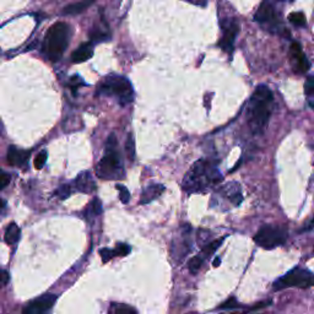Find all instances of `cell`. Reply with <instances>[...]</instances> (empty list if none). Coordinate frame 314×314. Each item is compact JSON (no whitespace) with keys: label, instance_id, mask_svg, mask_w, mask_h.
<instances>
[{"label":"cell","instance_id":"cell-7","mask_svg":"<svg viewBox=\"0 0 314 314\" xmlns=\"http://www.w3.org/2000/svg\"><path fill=\"white\" fill-rule=\"evenodd\" d=\"M287 238V231L281 226L265 225L260 227L254 236V242L264 249H274L285 243Z\"/></svg>","mask_w":314,"mask_h":314},{"label":"cell","instance_id":"cell-13","mask_svg":"<svg viewBox=\"0 0 314 314\" xmlns=\"http://www.w3.org/2000/svg\"><path fill=\"white\" fill-rule=\"evenodd\" d=\"M30 155V151L20 150V149L15 148V146H10L8 150V163L10 166L24 169V167H26Z\"/></svg>","mask_w":314,"mask_h":314},{"label":"cell","instance_id":"cell-5","mask_svg":"<svg viewBox=\"0 0 314 314\" xmlns=\"http://www.w3.org/2000/svg\"><path fill=\"white\" fill-rule=\"evenodd\" d=\"M98 93L114 96L122 106L130 103L133 101V96H134L133 86L127 77L119 75H111L106 77L104 81L99 86Z\"/></svg>","mask_w":314,"mask_h":314},{"label":"cell","instance_id":"cell-35","mask_svg":"<svg viewBox=\"0 0 314 314\" xmlns=\"http://www.w3.org/2000/svg\"><path fill=\"white\" fill-rule=\"evenodd\" d=\"M9 278H10V276H9V273L6 271V270H3L2 271V280H3V285H6L9 282Z\"/></svg>","mask_w":314,"mask_h":314},{"label":"cell","instance_id":"cell-25","mask_svg":"<svg viewBox=\"0 0 314 314\" xmlns=\"http://www.w3.org/2000/svg\"><path fill=\"white\" fill-rule=\"evenodd\" d=\"M203 262H204V259L200 256L192 258L188 263V268L189 270H191V273L192 274L198 273V270L201 268V265H203Z\"/></svg>","mask_w":314,"mask_h":314},{"label":"cell","instance_id":"cell-22","mask_svg":"<svg viewBox=\"0 0 314 314\" xmlns=\"http://www.w3.org/2000/svg\"><path fill=\"white\" fill-rule=\"evenodd\" d=\"M288 21L295 27H304L307 24L306 16H304L303 12H292V14L288 15Z\"/></svg>","mask_w":314,"mask_h":314},{"label":"cell","instance_id":"cell-36","mask_svg":"<svg viewBox=\"0 0 314 314\" xmlns=\"http://www.w3.org/2000/svg\"><path fill=\"white\" fill-rule=\"evenodd\" d=\"M313 226H314V217H313V220H312V221H310V222L308 223V225H307V227H304V229H303V231H304V232H306V231H309V229L312 228Z\"/></svg>","mask_w":314,"mask_h":314},{"label":"cell","instance_id":"cell-24","mask_svg":"<svg viewBox=\"0 0 314 314\" xmlns=\"http://www.w3.org/2000/svg\"><path fill=\"white\" fill-rule=\"evenodd\" d=\"M125 151H127V155H128L129 160L134 161V158H135V141H134V136H133V134H129L128 138H127Z\"/></svg>","mask_w":314,"mask_h":314},{"label":"cell","instance_id":"cell-6","mask_svg":"<svg viewBox=\"0 0 314 314\" xmlns=\"http://www.w3.org/2000/svg\"><path fill=\"white\" fill-rule=\"evenodd\" d=\"M312 286H314V274L310 273L309 270L295 268L276 280L273 287L275 291H280L287 287L309 288Z\"/></svg>","mask_w":314,"mask_h":314},{"label":"cell","instance_id":"cell-15","mask_svg":"<svg viewBox=\"0 0 314 314\" xmlns=\"http://www.w3.org/2000/svg\"><path fill=\"white\" fill-rule=\"evenodd\" d=\"M93 55V48L90 43H83L76 48L75 51L71 54V61L73 63H83V61H88L89 59H91Z\"/></svg>","mask_w":314,"mask_h":314},{"label":"cell","instance_id":"cell-2","mask_svg":"<svg viewBox=\"0 0 314 314\" xmlns=\"http://www.w3.org/2000/svg\"><path fill=\"white\" fill-rule=\"evenodd\" d=\"M222 180L216 164L201 158L191 167L183 179V189L188 193H201L213 188Z\"/></svg>","mask_w":314,"mask_h":314},{"label":"cell","instance_id":"cell-3","mask_svg":"<svg viewBox=\"0 0 314 314\" xmlns=\"http://www.w3.org/2000/svg\"><path fill=\"white\" fill-rule=\"evenodd\" d=\"M70 26L65 23H55L47 31L42 45L43 55L51 61H58L69 46Z\"/></svg>","mask_w":314,"mask_h":314},{"label":"cell","instance_id":"cell-10","mask_svg":"<svg viewBox=\"0 0 314 314\" xmlns=\"http://www.w3.org/2000/svg\"><path fill=\"white\" fill-rule=\"evenodd\" d=\"M222 37L221 41L219 42V46L221 47L225 52H232L235 39L239 32V25L236 18L232 20H226L225 25L222 26Z\"/></svg>","mask_w":314,"mask_h":314},{"label":"cell","instance_id":"cell-9","mask_svg":"<svg viewBox=\"0 0 314 314\" xmlns=\"http://www.w3.org/2000/svg\"><path fill=\"white\" fill-rule=\"evenodd\" d=\"M55 301H57L55 295L45 294L27 304L21 314H49Z\"/></svg>","mask_w":314,"mask_h":314},{"label":"cell","instance_id":"cell-32","mask_svg":"<svg viewBox=\"0 0 314 314\" xmlns=\"http://www.w3.org/2000/svg\"><path fill=\"white\" fill-rule=\"evenodd\" d=\"M9 183H10V175L3 171L2 175H0V189L6 188Z\"/></svg>","mask_w":314,"mask_h":314},{"label":"cell","instance_id":"cell-28","mask_svg":"<svg viewBox=\"0 0 314 314\" xmlns=\"http://www.w3.org/2000/svg\"><path fill=\"white\" fill-rule=\"evenodd\" d=\"M117 189L119 191V199L123 204H128L130 200V193L127 186L122 184H117Z\"/></svg>","mask_w":314,"mask_h":314},{"label":"cell","instance_id":"cell-33","mask_svg":"<svg viewBox=\"0 0 314 314\" xmlns=\"http://www.w3.org/2000/svg\"><path fill=\"white\" fill-rule=\"evenodd\" d=\"M236 307H238V303L237 301H236V298H229L227 302L220 306V309H231V308H236Z\"/></svg>","mask_w":314,"mask_h":314},{"label":"cell","instance_id":"cell-19","mask_svg":"<svg viewBox=\"0 0 314 314\" xmlns=\"http://www.w3.org/2000/svg\"><path fill=\"white\" fill-rule=\"evenodd\" d=\"M304 95H306L307 103L314 111V74L304 82Z\"/></svg>","mask_w":314,"mask_h":314},{"label":"cell","instance_id":"cell-1","mask_svg":"<svg viewBox=\"0 0 314 314\" xmlns=\"http://www.w3.org/2000/svg\"><path fill=\"white\" fill-rule=\"evenodd\" d=\"M274 106V96L270 89L265 85L258 86L252 95L248 104V124L253 134H262L268 127L271 117Z\"/></svg>","mask_w":314,"mask_h":314},{"label":"cell","instance_id":"cell-12","mask_svg":"<svg viewBox=\"0 0 314 314\" xmlns=\"http://www.w3.org/2000/svg\"><path fill=\"white\" fill-rule=\"evenodd\" d=\"M219 194H221L223 199H227L228 203H231L233 206H238L242 203V200H243L241 186L236 182H229L226 185H223L219 191Z\"/></svg>","mask_w":314,"mask_h":314},{"label":"cell","instance_id":"cell-20","mask_svg":"<svg viewBox=\"0 0 314 314\" xmlns=\"http://www.w3.org/2000/svg\"><path fill=\"white\" fill-rule=\"evenodd\" d=\"M107 314H136V312L133 307L128 306V304L114 303L110 307Z\"/></svg>","mask_w":314,"mask_h":314},{"label":"cell","instance_id":"cell-8","mask_svg":"<svg viewBox=\"0 0 314 314\" xmlns=\"http://www.w3.org/2000/svg\"><path fill=\"white\" fill-rule=\"evenodd\" d=\"M254 18L258 24L262 25L264 29L270 31V32H281L282 30H285L281 27L280 16L275 6L273 5L271 0H264L256 12Z\"/></svg>","mask_w":314,"mask_h":314},{"label":"cell","instance_id":"cell-29","mask_svg":"<svg viewBox=\"0 0 314 314\" xmlns=\"http://www.w3.org/2000/svg\"><path fill=\"white\" fill-rule=\"evenodd\" d=\"M99 256H101L102 260H103L104 263L110 262L111 259H113L114 257H117L116 249H108V248H102L101 250H99Z\"/></svg>","mask_w":314,"mask_h":314},{"label":"cell","instance_id":"cell-11","mask_svg":"<svg viewBox=\"0 0 314 314\" xmlns=\"http://www.w3.org/2000/svg\"><path fill=\"white\" fill-rule=\"evenodd\" d=\"M290 55L292 65H294V70L296 71V73L304 74L309 70L310 63L306 55H304L302 47L298 45V43H292L290 47Z\"/></svg>","mask_w":314,"mask_h":314},{"label":"cell","instance_id":"cell-30","mask_svg":"<svg viewBox=\"0 0 314 314\" xmlns=\"http://www.w3.org/2000/svg\"><path fill=\"white\" fill-rule=\"evenodd\" d=\"M116 253L118 257H124V256H128L130 253V247L128 244H124V243H119L117 244L116 247Z\"/></svg>","mask_w":314,"mask_h":314},{"label":"cell","instance_id":"cell-26","mask_svg":"<svg viewBox=\"0 0 314 314\" xmlns=\"http://www.w3.org/2000/svg\"><path fill=\"white\" fill-rule=\"evenodd\" d=\"M70 194H71V188H70L69 184L60 185L57 189V192H55V195H57L59 199H61V200H64V199L69 198Z\"/></svg>","mask_w":314,"mask_h":314},{"label":"cell","instance_id":"cell-17","mask_svg":"<svg viewBox=\"0 0 314 314\" xmlns=\"http://www.w3.org/2000/svg\"><path fill=\"white\" fill-rule=\"evenodd\" d=\"M95 0H81L79 3H74V4H70L68 6H65L61 11L63 15H79L82 14L83 11L88 10V9L91 6Z\"/></svg>","mask_w":314,"mask_h":314},{"label":"cell","instance_id":"cell-38","mask_svg":"<svg viewBox=\"0 0 314 314\" xmlns=\"http://www.w3.org/2000/svg\"><path fill=\"white\" fill-rule=\"evenodd\" d=\"M271 2H275V3H294L295 0H271Z\"/></svg>","mask_w":314,"mask_h":314},{"label":"cell","instance_id":"cell-31","mask_svg":"<svg viewBox=\"0 0 314 314\" xmlns=\"http://www.w3.org/2000/svg\"><path fill=\"white\" fill-rule=\"evenodd\" d=\"M108 36L104 35V33H102L101 31H96V32L91 33V41L92 42H103L107 41Z\"/></svg>","mask_w":314,"mask_h":314},{"label":"cell","instance_id":"cell-34","mask_svg":"<svg viewBox=\"0 0 314 314\" xmlns=\"http://www.w3.org/2000/svg\"><path fill=\"white\" fill-rule=\"evenodd\" d=\"M184 2L189 3V4L201 6V8H205L207 5V0H184Z\"/></svg>","mask_w":314,"mask_h":314},{"label":"cell","instance_id":"cell-27","mask_svg":"<svg viewBox=\"0 0 314 314\" xmlns=\"http://www.w3.org/2000/svg\"><path fill=\"white\" fill-rule=\"evenodd\" d=\"M47 157H48V154H47L46 150L41 151L38 155H37L36 158H35V167H36V170H42L43 167H45Z\"/></svg>","mask_w":314,"mask_h":314},{"label":"cell","instance_id":"cell-37","mask_svg":"<svg viewBox=\"0 0 314 314\" xmlns=\"http://www.w3.org/2000/svg\"><path fill=\"white\" fill-rule=\"evenodd\" d=\"M220 260H221V259H220V258H219V257H217V258H216V259H215V260H214L213 265H214V266H215V268H216V266H219V265H220V264H221V262H220Z\"/></svg>","mask_w":314,"mask_h":314},{"label":"cell","instance_id":"cell-18","mask_svg":"<svg viewBox=\"0 0 314 314\" xmlns=\"http://www.w3.org/2000/svg\"><path fill=\"white\" fill-rule=\"evenodd\" d=\"M20 228L15 222H11L10 225L6 227V231L4 233V241L8 244H15L20 238Z\"/></svg>","mask_w":314,"mask_h":314},{"label":"cell","instance_id":"cell-23","mask_svg":"<svg viewBox=\"0 0 314 314\" xmlns=\"http://www.w3.org/2000/svg\"><path fill=\"white\" fill-rule=\"evenodd\" d=\"M222 242H223V238H220V239H217V241L211 242L210 244H207L206 247H205L204 249L201 250L200 257L203 258V259H205V258H207V257H210L211 254H213L214 252H215V250L217 249V248H219L220 245L222 244Z\"/></svg>","mask_w":314,"mask_h":314},{"label":"cell","instance_id":"cell-4","mask_svg":"<svg viewBox=\"0 0 314 314\" xmlns=\"http://www.w3.org/2000/svg\"><path fill=\"white\" fill-rule=\"evenodd\" d=\"M97 176L102 179H122L124 178V167L120 157L116 135L111 134L107 139L103 157L97 164Z\"/></svg>","mask_w":314,"mask_h":314},{"label":"cell","instance_id":"cell-14","mask_svg":"<svg viewBox=\"0 0 314 314\" xmlns=\"http://www.w3.org/2000/svg\"><path fill=\"white\" fill-rule=\"evenodd\" d=\"M74 185H75L77 191L85 193V194L96 191V183L92 178V175L89 172V171H83V172L80 173V175L76 177L75 182H74Z\"/></svg>","mask_w":314,"mask_h":314},{"label":"cell","instance_id":"cell-16","mask_svg":"<svg viewBox=\"0 0 314 314\" xmlns=\"http://www.w3.org/2000/svg\"><path fill=\"white\" fill-rule=\"evenodd\" d=\"M163 191H164V186L161 184L149 185L148 188H145L144 192H142L141 198H140V204L151 203L152 200H155V199H157V197H160V195L162 194Z\"/></svg>","mask_w":314,"mask_h":314},{"label":"cell","instance_id":"cell-21","mask_svg":"<svg viewBox=\"0 0 314 314\" xmlns=\"http://www.w3.org/2000/svg\"><path fill=\"white\" fill-rule=\"evenodd\" d=\"M102 213V203L101 200H99L98 198H93V200L91 201V204L89 205L88 210H86V214H88V216L91 219V217L98 216L101 215ZM88 217V219H89Z\"/></svg>","mask_w":314,"mask_h":314}]
</instances>
